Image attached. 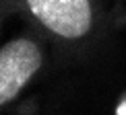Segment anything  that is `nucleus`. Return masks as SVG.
<instances>
[{
	"label": "nucleus",
	"mask_w": 126,
	"mask_h": 115,
	"mask_svg": "<svg viewBox=\"0 0 126 115\" xmlns=\"http://www.w3.org/2000/svg\"><path fill=\"white\" fill-rule=\"evenodd\" d=\"M118 0H17L39 33L66 47L101 37Z\"/></svg>",
	"instance_id": "f257e3e1"
},
{
	"label": "nucleus",
	"mask_w": 126,
	"mask_h": 115,
	"mask_svg": "<svg viewBox=\"0 0 126 115\" xmlns=\"http://www.w3.org/2000/svg\"><path fill=\"white\" fill-rule=\"evenodd\" d=\"M46 58L39 39L21 35L6 41L0 49V105H8L41 70Z\"/></svg>",
	"instance_id": "f03ea898"
},
{
	"label": "nucleus",
	"mask_w": 126,
	"mask_h": 115,
	"mask_svg": "<svg viewBox=\"0 0 126 115\" xmlns=\"http://www.w3.org/2000/svg\"><path fill=\"white\" fill-rule=\"evenodd\" d=\"M116 115H126V97L118 103V107H116Z\"/></svg>",
	"instance_id": "7ed1b4c3"
}]
</instances>
